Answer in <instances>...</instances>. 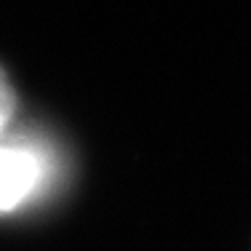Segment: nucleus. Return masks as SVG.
Masks as SVG:
<instances>
[{
  "label": "nucleus",
  "mask_w": 251,
  "mask_h": 251,
  "mask_svg": "<svg viewBox=\"0 0 251 251\" xmlns=\"http://www.w3.org/2000/svg\"><path fill=\"white\" fill-rule=\"evenodd\" d=\"M14 112H16V94L11 88V80L5 77L3 67H0V139L14 126Z\"/></svg>",
  "instance_id": "obj_2"
},
{
  "label": "nucleus",
  "mask_w": 251,
  "mask_h": 251,
  "mask_svg": "<svg viewBox=\"0 0 251 251\" xmlns=\"http://www.w3.org/2000/svg\"><path fill=\"white\" fill-rule=\"evenodd\" d=\"M62 152L40 131H14L0 139V217L19 214L56 190Z\"/></svg>",
  "instance_id": "obj_1"
}]
</instances>
